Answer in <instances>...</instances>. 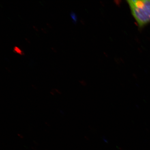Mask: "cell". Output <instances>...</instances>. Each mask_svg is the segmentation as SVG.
<instances>
[{
  "instance_id": "obj_1",
  "label": "cell",
  "mask_w": 150,
  "mask_h": 150,
  "mask_svg": "<svg viewBox=\"0 0 150 150\" xmlns=\"http://www.w3.org/2000/svg\"><path fill=\"white\" fill-rule=\"evenodd\" d=\"M127 2L140 28L150 23V0H131Z\"/></svg>"
},
{
  "instance_id": "obj_2",
  "label": "cell",
  "mask_w": 150,
  "mask_h": 150,
  "mask_svg": "<svg viewBox=\"0 0 150 150\" xmlns=\"http://www.w3.org/2000/svg\"><path fill=\"white\" fill-rule=\"evenodd\" d=\"M14 51L16 53L21 54V55H23V52L18 47L15 46L14 47Z\"/></svg>"
},
{
  "instance_id": "obj_3",
  "label": "cell",
  "mask_w": 150,
  "mask_h": 150,
  "mask_svg": "<svg viewBox=\"0 0 150 150\" xmlns=\"http://www.w3.org/2000/svg\"><path fill=\"white\" fill-rule=\"evenodd\" d=\"M71 17H72V18L73 19H74V21H76V16H75V15L74 13H71Z\"/></svg>"
}]
</instances>
